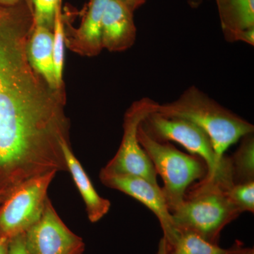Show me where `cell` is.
Masks as SVG:
<instances>
[{
	"label": "cell",
	"instance_id": "10",
	"mask_svg": "<svg viewBox=\"0 0 254 254\" xmlns=\"http://www.w3.org/2000/svg\"><path fill=\"white\" fill-rule=\"evenodd\" d=\"M109 1L90 0L78 28H73L64 18L66 48L76 54L89 58L98 56L101 53L102 21Z\"/></svg>",
	"mask_w": 254,
	"mask_h": 254
},
{
	"label": "cell",
	"instance_id": "13",
	"mask_svg": "<svg viewBox=\"0 0 254 254\" xmlns=\"http://www.w3.org/2000/svg\"><path fill=\"white\" fill-rule=\"evenodd\" d=\"M63 151L67 170L84 200L88 219L91 222L99 221L109 212L111 203L100 196L95 190L81 164L73 155L70 143H63Z\"/></svg>",
	"mask_w": 254,
	"mask_h": 254
},
{
	"label": "cell",
	"instance_id": "22",
	"mask_svg": "<svg viewBox=\"0 0 254 254\" xmlns=\"http://www.w3.org/2000/svg\"><path fill=\"white\" fill-rule=\"evenodd\" d=\"M232 254H254V249L246 248L240 243L236 244V248Z\"/></svg>",
	"mask_w": 254,
	"mask_h": 254
},
{
	"label": "cell",
	"instance_id": "17",
	"mask_svg": "<svg viewBox=\"0 0 254 254\" xmlns=\"http://www.w3.org/2000/svg\"><path fill=\"white\" fill-rule=\"evenodd\" d=\"M53 59H54L55 78L60 89H64L63 68L64 64V24L62 13V1L57 6L53 26Z\"/></svg>",
	"mask_w": 254,
	"mask_h": 254
},
{
	"label": "cell",
	"instance_id": "15",
	"mask_svg": "<svg viewBox=\"0 0 254 254\" xmlns=\"http://www.w3.org/2000/svg\"><path fill=\"white\" fill-rule=\"evenodd\" d=\"M238 148L229 157L234 184L254 181V133L242 137Z\"/></svg>",
	"mask_w": 254,
	"mask_h": 254
},
{
	"label": "cell",
	"instance_id": "12",
	"mask_svg": "<svg viewBox=\"0 0 254 254\" xmlns=\"http://www.w3.org/2000/svg\"><path fill=\"white\" fill-rule=\"evenodd\" d=\"M224 38L254 45V0H215Z\"/></svg>",
	"mask_w": 254,
	"mask_h": 254
},
{
	"label": "cell",
	"instance_id": "11",
	"mask_svg": "<svg viewBox=\"0 0 254 254\" xmlns=\"http://www.w3.org/2000/svg\"><path fill=\"white\" fill-rule=\"evenodd\" d=\"M133 12L121 0H110L101 26L103 50L121 53L131 48L136 40Z\"/></svg>",
	"mask_w": 254,
	"mask_h": 254
},
{
	"label": "cell",
	"instance_id": "23",
	"mask_svg": "<svg viewBox=\"0 0 254 254\" xmlns=\"http://www.w3.org/2000/svg\"><path fill=\"white\" fill-rule=\"evenodd\" d=\"M22 1L23 0H0V6L2 7H11Z\"/></svg>",
	"mask_w": 254,
	"mask_h": 254
},
{
	"label": "cell",
	"instance_id": "24",
	"mask_svg": "<svg viewBox=\"0 0 254 254\" xmlns=\"http://www.w3.org/2000/svg\"><path fill=\"white\" fill-rule=\"evenodd\" d=\"M0 254H9V243L0 239Z\"/></svg>",
	"mask_w": 254,
	"mask_h": 254
},
{
	"label": "cell",
	"instance_id": "6",
	"mask_svg": "<svg viewBox=\"0 0 254 254\" xmlns=\"http://www.w3.org/2000/svg\"><path fill=\"white\" fill-rule=\"evenodd\" d=\"M158 104L154 100L145 97L133 102L127 109L124 117L121 144L114 158L102 169L100 176L133 175L159 186L154 167L137 136L140 124L150 113L156 111Z\"/></svg>",
	"mask_w": 254,
	"mask_h": 254
},
{
	"label": "cell",
	"instance_id": "2",
	"mask_svg": "<svg viewBox=\"0 0 254 254\" xmlns=\"http://www.w3.org/2000/svg\"><path fill=\"white\" fill-rule=\"evenodd\" d=\"M157 112L168 118L189 120L208 135L221 165L227 148L254 132L250 122L227 109L198 87L191 86L174 101L159 103Z\"/></svg>",
	"mask_w": 254,
	"mask_h": 254
},
{
	"label": "cell",
	"instance_id": "4",
	"mask_svg": "<svg viewBox=\"0 0 254 254\" xmlns=\"http://www.w3.org/2000/svg\"><path fill=\"white\" fill-rule=\"evenodd\" d=\"M137 136L157 175L163 179L162 192L172 213L181 204L190 185L206 176V165L199 157L183 153L170 142L153 139L143 130L141 124Z\"/></svg>",
	"mask_w": 254,
	"mask_h": 254
},
{
	"label": "cell",
	"instance_id": "8",
	"mask_svg": "<svg viewBox=\"0 0 254 254\" xmlns=\"http://www.w3.org/2000/svg\"><path fill=\"white\" fill-rule=\"evenodd\" d=\"M29 254H82L85 244L68 228L49 198L41 219L24 234Z\"/></svg>",
	"mask_w": 254,
	"mask_h": 254
},
{
	"label": "cell",
	"instance_id": "18",
	"mask_svg": "<svg viewBox=\"0 0 254 254\" xmlns=\"http://www.w3.org/2000/svg\"><path fill=\"white\" fill-rule=\"evenodd\" d=\"M229 199L240 214L254 212V181L233 184L225 189Z\"/></svg>",
	"mask_w": 254,
	"mask_h": 254
},
{
	"label": "cell",
	"instance_id": "1",
	"mask_svg": "<svg viewBox=\"0 0 254 254\" xmlns=\"http://www.w3.org/2000/svg\"><path fill=\"white\" fill-rule=\"evenodd\" d=\"M32 0L0 12V190L32 177L66 171L63 144L70 143L65 90L49 86L31 66L28 38Z\"/></svg>",
	"mask_w": 254,
	"mask_h": 254
},
{
	"label": "cell",
	"instance_id": "9",
	"mask_svg": "<svg viewBox=\"0 0 254 254\" xmlns=\"http://www.w3.org/2000/svg\"><path fill=\"white\" fill-rule=\"evenodd\" d=\"M99 177L105 186L130 195L151 210L160 222L167 244L170 245L176 240L179 232L174 225L161 187L155 186L143 177L133 175Z\"/></svg>",
	"mask_w": 254,
	"mask_h": 254
},
{
	"label": "cell",
	"instance_id": "26",
	"mask_svg": "<svg viewBox=\"0 0 254 254\" xmlns=\"http://www.w3.org/2000/svg\"><path fill=\"white\" fill-rule=\"evenodd\" d=\"M203 0H189V4L193 9L198 7L203 2Z\"/></svg>",
	"mask_w": 254,
	"mask_h": 254
},
{
	"label": "cell",
	"instance_id": "16",
	"mask_svg": "<svg viewBox=\"0 0 254 254\" xmlns=\"http://www.w3.org/2000/svg\"><path fill=\"white\" fill-rule=\"evenodd\" d=\"M236 245L230 249H223L201 237L189 232H179L173 243H166V254H232Z\"/></svg>",
	"mask_w": 254,
	"mask_h": 254
},
{
	"label": "cell",
	"instance_id": "7",
	"mask_svg": "<svg viewBox=\"0 0 254 254\" xmlns=\"http://www.w3.org/2000/svg\"><path fill=\"white\" fill-rule=\"evenodd\" d=\"M141 126L151 138L160 142H175L205 162L208 173L203 180H210L221 170L211 141L201 128L185 119L168 118L158 112L150 113ZM223 162V160H222Z\"/></svg>",
	"mask_w": 254,
	"mask_h": 254
},
{
	"label": "cell",
	"instance_id": "19",
	"mask_svg": "<svg viewBox=\"0 0 254 254\" xmlns=\"http://www.w3.org/2000/svg\"><path fill=\"white\" fill-rule=\"evenodd\" d=\"M62 0H33L35 25H42L53 30L55 11Z\"/></svg>",
	"mask_w": 254,
	"mask_h": 254
},
{
	"label": "cell",
	"instance_id": "28",
	"mask_svg": "<svg viewBox=\"0 0 254 254\" xmlns=\"http://www.w3.org/2000/svg\"><path fill=\"white\" fill-rule=\"evenodd\" d=\"M3 7L2 6H0V12H1V10H2Z\"/></svg>",
	"mask_w": 254,
	"mask_h": 254
},
{
	"label": "cell",
	"instance_id": "20",
	"mask_svg": "<svg viewBox=\"0 0 254 254\" xmlns=\"http://www.w3.org/2000/svg\"><path fill=\"white\" fill-rule=\"evenodd\" d=\"M9 254H29L25 244L24 234L18 235L10 241Z\"/></svg>",
	"mask_w": 254,
	"mask_h": 254
},
{
	"label": "cell",
	"instance_id": "5",
	"mask_svg": "<svg viewBox=\"0 0 254 254\" xmlns=\"http://www.w3.org/2000/svg\"><path fill=\"white\" fill-rule=\"evenodd\" d=\"M56 172L32 177L6 193L0 203V239L9 242L23 235L41 219L48 190Z\"/></svg>",
	"mask_w": 254,
	"mask_h": 254
},
{
	"label": "cell",
	"instance_id": "25",
	"mask_svg": "<svg viewBox=\"0 0 254 254\" xmlns=\"http://www.w3.org/2000/svg\"><path fill=\"white\" fill-rule=\"evenodd\" d=\"M158 254H166V242L163 237L159 242Z\"/></svg>",
	"mask_w": 254,
	"mask_h": 254
},
{
	"label": "cell",
	"instance_id": "14",
	"mask_svg": "<svg viewBox=\"0 0 254 254\" xmlns=\"http://www.w3.org/2000/svg\"><path fill=\"white\" fill-rule=\"evenodd\" d=\"M28 60L33 68L50 87L60 89L55 78L53 59V31L42 25H35L27 44Z\"/></svg>",
	"mask_w": 254,
	"mask_h": 254
},
{
	"label": "cell",
	"instance_id": "21",
	"mask_svg": "<svg viewBox=\"0 0 254 254\" xmlns=\"http://www.w3.org/2000/svg\"><path fill=\"white\" fill-rule=\"evenodd\" d=\"M121 1H123L133 12H134L136 9L143 6L147 0H121Z\"/></svg>",
	"mask_w": 254,
	"mask_h": 254
},
{
	"label": "cell",
	"instance_id": "27",
	"mask_svg": "<svg viewBox=\"0 0 254 254\" xmlns=\"http://www.w3.org/2000/svg\"><path fill=\"white\" fill-rule=\"evenodd\" d=\"M6 192L2 191V190H0V203L2 201L3 199H4L5 195H6Z\"/></svg>",
	"mask_w": 254,
	"mask_h": 254
},
{
	"label": "cell",
	"instance_id": "3",
	"mask_svg": "<svg viewBox=\"0 0 254 254\" xmlns=\"http://www.w3.org/2000/svg\"><path fill=\"white\" fill-rule=\"evenodd\" d=\"M178 232L195 234L218 245L220 234L241 214L216 179L201 180L187 190L181 204L171 213Z\"/></svg>",
	"mask_w": 254,
	"mask_h": 254
}]
</instances>
